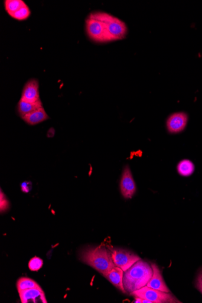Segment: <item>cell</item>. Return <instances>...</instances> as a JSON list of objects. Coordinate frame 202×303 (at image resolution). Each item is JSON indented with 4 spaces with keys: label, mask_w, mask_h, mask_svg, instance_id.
<instances>
[{
    "label": "cell",
    "mask_w": 202,
    "mask_h": 303,
    "mask_svg": "<svg viewBox=\"0 0 202 303\" xmlns=\"http://www.w3.org/2000/svg\"><path fill=\"white\" fill-rule=\"evenodd\" d=\"M152 276V268L148 262L140 259L124 274V287L126 293L146 286Z\"/></svg>",
    "instance_id": "6da1fadb"
},
{
    "label": "cell",
    "mask_w": 202,
    "mask_h": 303,
    "mask_svg": "<svg viewBox=\"0 0 202 303\" xmlns=\"http://www.w3.org/2000/svg\"><path fill=\"white\" fill-rule=\"evenodd\" d=\"M80 260L103 276L116 267L112 260L110 250L104 246L90 248L83 250Z\"/></svg>",
    "instance_id": "7a4b0ae2"
},
{
    "label": "cell",
    "mask_w": 202,
    "mask_h": 303,
    "mask_svg": "<svg viewBox=\"0 0 202 303\" xmlns=\"http://www.w3.org/2000/svg\"><path fill=\"white\" fill-rule=\"evenodd\" d=\"M92 14L102 22L106 42L125 38L128 33V28L122 20L104 12H94Z\"/></svg>",
    "instance_id": "3957f363"
},
{
    "label": "cell",
    "mask_w": 202,
    "mask_h": 303,
    "mask_svg": "<svg viewBox=\"0 0 202 303\" xmlns=\"http://www.w3.org/2000/svg\"><path fill=\"white\" fill-rule=\"evenodd\" d=\"M134 297L146 299L152 303H180L171 292L154 290L146 286L130 294Z\"/></svg>",
    "instance_id": "277c9868"
},
{
    "label": "cell",
    "mask_w": 202,
    "mask_h": 303,
    "mask_svg": "<svg viewBox=\"0 0 202 303\" xmlns=\"http://www.w3.org/2000/svg\"><path fill=\"white\" fill-rule=\"evenodd\" d=\"M108 249L110 250L116 266L121 268L124 272L141 259L140 256L128 250L111 246H108Z\"/></svg>",
    "instance_id": "5b68a950"
},
{
    "label": "cell",
    "mask_w": 202,
    "mask_h": 303,
    "mask_svg": "<svg viewBox=\"0 0 202 303\" xmlns=\"http://www.w3.org/2000/svg\"><path fill=\"white\" fill-rule=\"evenodd\" d=\"M86 30L92 41L97 43H106L102 22L92 13L86 20Z\"/></svg>",
    "instance_id": "8992f818"
},
{
    "label": "cell",
    "mask_w": 202,
    "mask_h": 303,
    "mask_svg": "<svg viewBox=\"0 0 202 303\" xmlns=\"http://www.w3.org/2000/svg\"><path fill=\"white\" fill-rule=\"evenodd\" d=\"M121 194L126 198H132L136 192V186L128 166L124 170L120 183Z\"/></svg>",
    "instance_id": "52a82bcc"
},
{
    "label": "cell",
    "mask_w": 202,
    "mask_h": 303,
    "mask_svg": "<svg viewBox=\"0 0 202 303\" xmlns=\"http://www.w3.org/2000/svg\"><path fill=\"white\" fill-rule=\"evenodd\" d=\"M188 117L186 112H178L170 115L166 121V128L171 134H178L186 128Z\"/></svg>",
    "instance_id": "ba28073f"
},
{
    "label": "cell",
    "mask_w": 202,
    "mask_h": 303,
    "mask_svg": "<svg viewBox=\"0 0 202 303\" xmlns=\"http://www.w3.org/2000/svg\"><path fill=\"white\" fill-rule=\"evenodd\" d=\"M22 303H47L44 291L42 288H31L18 292Z\"/></svg>",
    "instance_id": "9c48e42d"
},
{
    "label": "cell",
    "mask_w": 202,
    "mask_h": 303,
    "mask_svg": "<svg viewBox=\"0 0 202 303\" xmlns=\"http://www.w3.org/2000/svg\"><path fill=\"white\" fill-rule=\"evenodd\" d=\"M21 99L27 102H37L40 97L39 82L36 79H30L23 88Z\"/></svg>",
    "instance_id": "30bf717a"
},
{
    "label": "cell",
    "mask_w": 202,
    "mask_h": 303,
    "mask_svg": "<svg viewBox=\"0 0 202 303\" xmlns=\"http://www.w3.org/2000/svg\"><path fill=\"white\" fill-rule=\"evenodd\" d=\"M151 265L152 268V276L147 284V286L162 292H171L164 281L162 274L158 265L155 264H152Z\"/></svg>",
    "instance_id": "8fae6325"
},
{
    "label": "cell",
    "mask_w": 202,
    "mask_h": 303,
    "mask_svg": "<svg viewBox=\"0 0 202 303\" xmlns=\"http://www.w3.org/2000/svg\"><path fill=\"white\" fill-rule=\"evenodd\" d=\"M124 271L121 268L116 266L112 268L104 276L121 292L126 294V291L124 287Z\"/></svg>",
    "instance_id": "7c38bea8"
},
{
    "label": "cell",
    "mask_w": 202,
    "mask_h": 303,
    "mask_svg": "<svg viewBox=\"0 0 202 303\" xmlns=\"http://www.w3.org/2000/svg\"><path fill=\"white\" fill-rule=\"evenodd\" d=\"M48 118L47 112L43 108L22 117V119L30 126L37 125V124L47 120Z\"/></svg>",
    "instance_id": "4fadbf2b"
},
{
    "label": "cell",
    "mask_w": 202,
    "mask_h": 303,
    "mask_svg": "<svg viewBox=\"0 0 202 303\" xmlns=\"http://www.w3.org/2000/svg\"><path fill=\"white\" fill-rule=\"evenodd\" d=\"M42 108L43 106L42 100L37 102H30L20 99L17 105V110L22 118Z\"/></svg>",
    "instance_id": "5bb4252c"
},
{
    "label": "cell",
    "mask_w": 202,
    "mask_h": 303,
    "mask_svg": "<svg viewBox=\"0 0 202 303\" xmlns=\"http://www.w3.org/2000/svg\"><path fill=\"white\" fill-rule=\"evenodd\" d=\"M26 5V4L22 0H5L4 1L5 10L10 16Z\"/></svg>",
    "instance_id": "9a60e30c"
},
{
    "label": "cell",
    "mask_w": 202,
    "mask_h": 303,
    "mask_svg": "<svg viewBox=\"0 0 202 303\" xmlns=\"http://www.w3.org/2000/svg\"><path fill=\"white\" fill-rule=\"evenodd\" d=\"M194 164L189 160H182L178 166V172L184 177H188V176L192 174L194 172Z\"/></svg>",
    "instance_id": "2e32d148"
},
{
    "label": "cell",
    "mask_w": 202,
    "mask_h": 303,
    "mask_svg": "<svg viewBox=\"0 0 202 303\" xmlns=\"http://www.w3.org/2000/svg\"><path fill=\"white\" fill-rule=\"evenodd\" d=\"M40 288L41 287L40 286L39 284L34 281L33 280L25 278V277L20 278L16 284L17 290L18 292L28 290V288Z\"/></svg>",
    "instance_id": "e0dca14e"
},
{
    "label": "cell",
    "mask_w": 202,
    "mask_h": 303,
    "mask_svg": "<svg viewBox=\"0 0 202 303\" xmlns=\"http://www.w3.org/2000/svg\"><path fill=\"white\" fill-rule=\"evenodd\" d=\"M31 15V11L30 8L26 4L24 7L20 8V10L16 13H14L13 15H12L10 17L12 18L18 20V21L22 22L25 21L30 18Z\"/></svg>",
    "instance_id": "ac0fdd59"
},
{
    "label": "cell",
    "mask_w": 202,
    "mask_h": 303,
    "mask_svg": "<svg viewBox=\"0 0 202 303\" xmlns=\"http://www.w3.org/2000/svg\"><path fill=\"white\" fill-rule=\"evenodd\" d=\"M43 265L42 260L39 258H34L28 262V266L32 271H38L41 269Z\"/></svg>",
    "instance_id": "d6986e66"
},
{
    "label": "cell",
    "mask_w": 202,
    "mask_h": 303,
    "mask_svg": "<svg viewBox=\"0 0 202 303\" xmlns=\"http://www.w3.org/2000/svg\"><path fill=\"white\" fill-rule=\"evenodd\" d=\"M0 200H1V203H0V204H1V206H0L1 212H6L10 208V202H8L2 191H1V198H0Z\"/></svg>",
    "instance_id": "ffe728a7"
},
{
    "label": "cell",
    "mask_w": 202,
    "mask_h": 303,
    "mask_svg": "<svg viewBox=\"0 0 202 303\" xmlns=\"http://www.w3.org/2000/svg\"><path fill=\"white\" fill-rule=\"evenodd\" d=\"M196 288L202 294V269L199 271L196 282Z\"/></svg>",
    "instance_id": "44dd1931"
},
{
    "label": "cell",
    "mask_w": 202,
    "mask_h": 303,
    "mask_svg": "<svg viewBox=\"0 0 202 303\" xmlns=\"http://www.w3.org/2000/svg\"><path fill=\"white\" fill-rule=\"evenodd\" d=\"M132 302H140V303H152V302L146 299H144L138 298V297H135V300Z\"/></svg>",
    "instance_id": "7402d4cb"
},
{
    "label": "cell",
    "mask_w": 202,
    "mask_h": 303,
    "mask_svg": "<svg viewBox=\"0 0 202 303\" xmlns=\"http://www.w3.org/2000/svg\"><path fill=\"white\" fill-rule=\"evenodd\" d=\"M28 183L24 182L22 184V189L23 192H30V189H28Z\"/></svg>",
    "instance_id": "603a6c76"
}]
</instances>
